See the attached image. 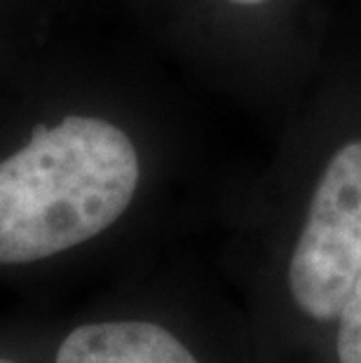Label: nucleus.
Masks as SVG:
<instances>
[{
  "label": "nucleus",
  "mask_w": 361,
  "mask_h": 363,
  "mask_svg": "<svg viewBox=\"0 0 361 363\" xmlns=\"http://www.w3.org/2000/svg\"><path fill=\"white\" fill-rule=\"evenodd\" d=\"M139 185V157L120 127L68 115L35 127L0 162V265L43 260L101 235Z\"/></svg>",
  "instance_id": "obj_1"
},
{
  "label": "nucleus",
  "mask_w": 361,
  "mask_h": 363,
  "mask_svg": "<svg viewBox=\"0 0 361 363\" xmlns=\"http://www.w3.org/2000/svg\"><path fill=\"white\" fill-rule=\"evenodd\" d=\"M361 274V138L340 145L312 192L289 265L296 305L317 321L340 316Z\"/></svg>",
  "instance_id": "obj_2"
},
{
  "label": "nucleus",
  "mask_w": 361,
  "mask_h": 363,
  "mask_svg": "<svg viewBox=\"0 0 361 363\" xmlns=\"http://www.w3.org/2000/svg\"><path fill=\"white\" fill-rule=\"evenodd\" d=\"M55 363H199L179 337L148 321H104L75 328Z\"/></svg>",
  "instance_id": "obj_3"
},
{
  "label": "nucleus",
  "mask_w": 361,
  "mask_h": 363,
  "mask_svg": "<svg viewBox=\"0 0 361 363\" xmlns=\"http://www.w3.org/2000/svg\"><path fill=\"white\" fill-rule=\"evenodd\" d=\"M338 359L340 363H361V274L350 289L340 310Z\"/></svg>",
  "instance_id": "obj_4"
},
{
  "label": "nucleus",
  "mask_w": 361,
  "mask_h": 363,
  "mask_svg": "<svg viewBox=\"0 0 361 363\" xmlns=\"http://www.w3.org/2000/svg\"><path fill=\"white\" fill-rule=\"evenodd\" d=\"M230 3H237V5H263L267 0H230Z\"/></svg>",
  "instance_id": "obj_5"
},
{
  "label": "nucleus",
  "mask_w": 361,
  "mask_h": 363,
  "mask_svg": "<svg viewBox=\"0 0 361 363\" xmlns=\"http://www.w3.org/2000/svg\"><path fill=\"white\" fill-rule=\"evenodd\" d=\"M0 363H14V361H7V359H0Z\"/></svg>",
  "instance_id": "obj_6"
}]
</instances>
